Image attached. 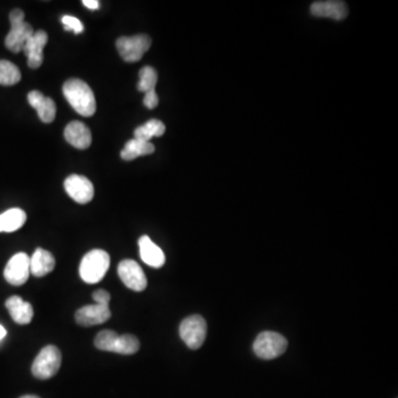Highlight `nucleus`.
<instances>
[{
  "label": "nucleus",
  "mask_w": 398,
  "mask_h": 398,
  "mask_svg": "<svg viewBox=\"0 0 398 398\" xmlns=\"http://www.w3.org/2000/svg\"><path fill=\"white\" fill-rule=\"evenodd\" d=\"M143 103L150 110H153V109H155V107L159 105V97H157V93H156L155 90L145 93Z\"/></svg>",
  "instance_id": "nucleus-26"
},
{
  "label": "nucleus",
  "mask_w": 398,
  "mask_h": 398,
  "mask_svg": "<svg viewBox=\"0 0 398 398\" xmlns=\"http://www.w3.org/2000/svg\"><path fill=\"white\" fill-rule=\"evenodd\" d=\"M6 308L11 313L13 321L18 325H29L33 318V309L29 302L23 301L18 296H11L6 301Z\"/></svg>",
  "instance_id": "nucleus-18"
},
{
  "label": "nucleus",
  "mask_w": 398,
  "mask_h": 398,
  "mask_svg": "<svg viewBox=\"0 0 398 398\" xmlns=\"http://www.w3.org/2000/svg\"><path fill=\"white\" fill-rule=\"evenodd\" d=\"M26 220V212L20 208L8 210L0 215V232H13L20 229Z\"/></svg>",
  "instance_id": "nucleus-21"
},
{
  "label": "nucleus",
  "mask_w": 398,
  "mask_h": 398,
  "mask_svg": "<svg viewBox=\"0 0 398 398\" xmlns=\"http://www.w3.org/2000/svg\"><path fill=\"white\" fill-rule=\"evenodd\" d=\"M54 267L56 259L52 253L44 251L42 248L36 249L30 258V273H32L33 276L38 278L47 276L54 270Z\"/></svg>",
  "instance_id": "nucleus-19"
},
{
  "label": "nucleus",
  "mask_w": 398,
  "mask_h": 398,
  "mask_svg": "<svg viewBox=\"0 0 398 398\" xmlns=\"http://www.w3.org/2000/svg\"><path fill=\"white\" fill-rule=\"evenodd\" d=\"M64 188L74 202L88 204L95 196V187L87 177L73 174L64 181Z\"/></svg>",
  "instance_id": "nucleus-11"
},
{
  "label": "nucleus",
  "mask_w": 398,
  "mask_h": 398,
  "mask_svg": "<svg viewBox=\"0 0 398 398\" xmlns=\"http://www.w3.org/2000/svg\"><path fill=\"white\" fill-rule=\"evenodd\" d=\"M165 131V124L162 121L152 119V120L147 121L145 124L138 126L134 131V136H135L134 138L150 142L153 138H159V136L164 135Z\"/></svg>",
  "instance_id": "nucleus-22"
},
{
  "label": "nucleus",
  "mask_w": 398,
  "mask_h": 398,
  "mask_svg": "<svg viewBox=\"0 0 398 398\" xmlns=\"http://www.w3.org/2000/svg\"><path fill=\"white\" fill-rule=\"evenodd\" d=\"M311 13L320 18H331L334 20H343L346 18L347 7L346 4L343 1H315L311 5Z\"/></svg>",
  "instance_id": "nucleus-15"
},
{
  "label": "nucleus",
  "mask_w": 398,
  "mask_h": 398,
  "mask_svg": "<svg viewBox=\"0 0 398 398\" xmlns=\"http://www.w3.org/2000/svg\"><path fill=\"white\" fill-rule=\"evenodd\" d=\"M64 95L74 110L82 116L90 118L97 111L95 93L85 81L70 79L64 85Z\"/></svg>",
  "instance_id": "nucleus-1"
},
{
  "label": "nucleus",
  "mask_w": 398,
  "mask_h": 398,
  "mask_svg": "<svg viewBox=\"0 0 398 398\" xmlns=\"http://www.w3.org/2000/svg\"><path fill=\"white\" fill-rule=\"evenodd\" d=\"M62 23L66 31H73L74 33H81L83 31V25L81 21L73 16H64Z\"/></svg>",
  "instance_id": "nucleus-25"
},
{
  "label": "nucleus",
  "mask_w": 398,
  "mask_h": 398,
  "mask_svg": "<svg viewBox=\"0 0 398 398\" xmlns=\"http://www.w3.org/2000/svg\"><path fill=\"white\" fill-rule=\"evenodd\" d=\"M152 39L146 35L121 37L116 40V48L122 59L126 62H138L151 48Z\"/></svg>",
  "instance_id": "nucleus-8"
},
{
  "label": "nucleus",
  "mask_w": 398,
  "mask_h": 398,
  "mask_svg": "<svg viewBox=\"0 0 398 398\" xmlns=\"http://www.w3.org/2000/svg\"><path fill=\"white\" fill-rule=\"evenodd\" d=\"M64 138L68 143L79 150H85L92 143V134L85 123L73 121L64 130Z\"/></svg>",
  "instance_id": "nucleus-14"
},
{
  "label": "nucleus",
  "mask_w": 398,
  "mask_h": 398,
  "mask_svg": "<svg viewBox=\"0 0 398 398\" xmlns=\"http://www.w3.org/2000/svg\"><path fill=\"white\" fill-rule=\"evenodd\" d=\"M28 102L37 111L39 118L42 122L52 123L56 119V103L50 97H44L40 91L29 92Z\"/></svg>",
  "instance_id": "nucleus-16"
},
{
  "label": "nucleus",
  "mask_w": 398,
  "mask_h": 398,
  "mask_svg": "<svg viewBox=\"0 0 398 398\" xmlns=\"http://www.w3.org/2000/svg\"><path fill=\"white\" fill-rule=\"evenodd\" d=\"M4 276L8 284L13 286H23L26 284L30 276V258L25 253H16L8 261L6 265Z\"/></svg>",
  "instance_id": "nucleus-9"
},
{
  "label": "nucleus",
  "mask_w": 398,
  "mask_h": 398,
  "mask_svg": "<svg viewBox=\"0 0 398 398\" xmlns=\"http://www.w3.org/2000/svg\"><path fill=\"white\" fill-rule=\"evenodd\" d=\"M82 4L89 9H92V11H97L100 8V3L97 0H83Z\"/></svg>",
  "instance_id": "nucleus-28"
},
{
  "label": "nucleus",
  "mask_w": 398,
  "mask_h": 398,
  "mask_svg": "<svg viewBox=\"0 0 398 398\" xmlns=\"http://www.w3.org/2000/svg\"><path fill=\"white\" fill-rule=\"evenodd\" d=\"M138 246H140V259L153 268H162L165 265V255L159 246L150 239L148 236H142L138 240Z\"/></svg>",
  "instance_id": "nucleus-17"
},
{
  "label": "nucleus",
  "mask_w": 398,
  "mask_h": 398,
  "mask_svg": "<svg viewBox=\"0 0 398 398\" xmlns=\"http://www.w3.org/2000/svg\"><path fill=\"white\" fill-rule=\"evenodd\" d=\"M48 44L46 31H35L32 37L27 41L23 52L26 54L28 66L31 69H38L44 62V48Z\"/></svg>",
  "instance_id": "nucleus-12"
},
{
  "label": "nucleus",
  "mask_w": 398,
  "mask_h": 398,
  "mask_svg": "<svg viewBox=\"0 0 398 398\" xmlns=\"http://www.w3.org/2000/svg\"><path fill=\"white\" fill-rule=\"evenodd\" d=\"M110 268V255L107 251L95 249L89 251L80 263V277L90 284H95L104 278Z\"/></svg>",
  "instance_id": "nucleus-3"
},
{
  "label": "nucleus",
  "mask_w": 398,
  "mask_h": 398,
  "mask_svg": "<svg viewBox=\"0 0 398 398\" xmlns=\"http://www.w3.org/2000/svg\"><path fill=\"white\" fill-rule=\"evenodd\" d=\"M21 80L18 66L7 60H0V85H15Z\"/></svg>",
  "instance_id": "nucleus-23"
},
{
  "label": "nucleus",
  "mask_w": 398,
  "mask_h": 398,
  "mask_svg": "<svg viewBox=\"0 0 398 398\" xmlns=\"http://www.w3.org/2000/svg\"><path fill=\"white\" fill-rule=\"evenodd\" d=\"M11 29L6 37L5 44L9 52L18 54L23 52L27 41L32 37V26L25 21V13L21 9H13L9 15Z\"/></svg>",
  "instance_id": "nucleus-4"
},
{
  "label": "nucleus",
  "mask_w": 398,
  "mask_h": 398,
  "mask_svg": "<svg viewBox=\"0 0 398 398\" xmlns=\"http://www.w3.org/2000/svg\"><path fill=\"white\" fill-rule=\"evenodd\" d=\"M140 81H138V90L140 92H150L155 90L157 83V72L152 66H144L140 70Z\"/></svg>",
  "instance_id": "nucleus-24"
},
{
  "label": "nucleus",
  "mask_w": 398,
  "mask_h": 398,
  "mask_svg": "<svg viewBox=\"0 0 398 398\" xmlns=\"http://www.w3.org/2000/svg\"><path fill=\"white\" fill-rule=\"evenodd\" d=\"M288 341L277 332L265 331L257 337L253 343V352L263 360H273L284 354Z\"/></svg>",
  "instance_id": "nucleus-6"
},
{
  "label": "nucleus",
  "mask_w": 398,
  "mask_h": 398,
  "mask_svg": "<svg viewBox=\"0 0 398 398\" xmlns=\"http://www.w3.org/2000/svg\"><path fill=\"white\" fill-rule=\"evenodd\" d=\"M154 152H155V146L151 142L133 138V140H128L123 148L122 152H121V157L124 161H133L140 156L150 155Z\"/></svg>",
  "instance_id": "nucleus-20"
},
{
  "label": "nucleus",
  "mask_w": 398,
  "mask_h": 398,
  "mask_svg": "<svg viewBox=\"0 0 398 398\" xmlns=\"http://www.w3.org/2000/svg\"><path fill=\"white\" fill-rule=\"evenodd\" d=\"M118 273L123 284L133 291H144L147 287L145 273L136 261L131 259L121 261L118 267Z\"/></svg>",
  "instance_id": "nucleus-10"
},
{
  "label": "nucleus",
  "mask_w": 398,
  "mask_h": 398,
  "mask_svg": "<svg viewBox=\"0 0 398 398\" xmlns=\"http://www.w3.org/2000/svg\"><path fill=\"white\" fill-rule=\"evenodd\" d=\"M110 318L111 311L109 306H102V304L82 306L81 309L76 312V321L82 327L102 325L107 320H110Z\"/></svg>",
  "instance_id": "nucleus-13"
},
{
  "label": "nucleus",
  "mask_w": 398,
  "mask_h": 398,
  "mask_svg": "<svg viewBox=\"0 0 398 398\" xmlns=\"http://www.w3.org/2000/svg\"><path fill=\"white\" fill-rule=\"evenodd\" d=\"M97 349L107 352H114L118 354L132 355L140 350V341L132 334L119 335L111 330H103L100 332L95 339Z\"/></svg>",
  "instance_id": "nucleus-2"
},
{
  "label": "nucleus",
  "mask_w": 398,
  "mask_h": 398,
  "mask_svg": "<svg viewBox=\"0 0 398 398\" xmlns=\"http://www.w3.org/2000/svg\"><path fill=\"white\" fill-rule=\"evenodd\" d=\"M6 334H7V332H6L5 327L3 325H0V341L6 337Z\"/></svg>",
  "instance_id": "nucleus-29"
},
{
  "label": "nucleus",
  "mask_w": 398,
  "mask_h": 398,
  "mask_svg": "<svg viewBox=\"0 0 398 398\" xmlns=\"http://www.w3.org/2000/svg\"><path fill=\"white\" fill-rule=\"evenodd\" d=\"M61 352L54 345H48L40 351L32 363V372L35 378L39 380H49L59 372L61 366Z\"/></svg>",
  "instance_id": "nucleus-5"
},
{
  "label": "nucleus",
  "mask_w": 398,
  "mask_h": 398,
  "mask_svg": "<svg viewBox=\"0 0 398 398\" xmlns=\"http://www.w3.org/2000/svg\"><path fill=\"white\" fill-rule=\"evenodd\" d=\"M20 398H39L38 396H35V395H25L23 396V397Z\"/></svg>",
  "instance_id": "nucleus-30"
},
{
  "label": "nucleus",
  "mask_w": 398,
  "mask_h": 398,
  "mask_svg": "<svg viewBox=\"0 0 398 398\" xmlns=\"http://www.w3.org/2000/svg\"><path fill=\"white\" fill-rule=\"evenodd\" d=\"M206 321L202 315H198V314L186 318L179 325V335L181 339L192 350H198L199 347H202L206 339Z\"/></svg>",
  "instance_id": "nucleus-7"
},
{
  "label": "nucleus",
  "mask_w": 398,
  "mask_h": 398,
  "mask_svg": "<svg viewBox=\"0 0 398 398\" xmlns=\"http://www.w3.org/2000/svg\"><path fill=\"white\" fill-rule=\"evenodd\" d=\"M93 298L97 304H102V306H109L110 303L111 296L109 292L105 291L103 289H100L93 294Z\"/></svg>",
  "instance_id": "nucleus-27"
}]
</instances>
